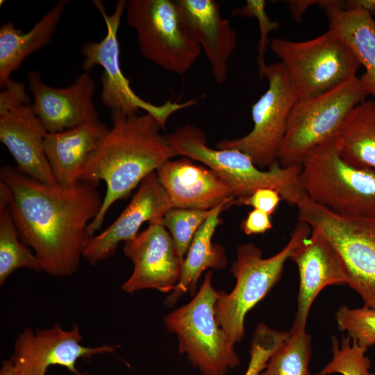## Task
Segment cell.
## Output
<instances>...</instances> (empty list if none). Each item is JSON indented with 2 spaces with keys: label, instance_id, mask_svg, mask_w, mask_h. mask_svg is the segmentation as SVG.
<instances>
[{
  "label": "cell",
  "instance_id": "cell-1",
  "mask_svg": "<svg viewBox=\"0 0 375 375\" xmlns=\"http://www.w3.org/2000/svg\"><path fill=\"white\" fill-rule=\"evenodd\" d=\"M0 181L10 188L9 209L19 236L42 271L58 277L74 274L90 238L88 227L102 206L98 184H47L9 165L1 167Z\"/></svg>",
  "mask_w": 375,
  "mask_h": 375
},
{
  "label": "cell",
  "instance_id": "cell-2",
  "mask_svg": "<svg viewBox=\"0 0 375 375\" xmlns=\"http://www.w3.org/2000/svg\"><path fill=\"white\" fill-rule=\"evenodd\" d=\"M112 126L88 160L80 181L106 183L101 208L88 227L91 237L99 230L110 207L129 196L151 173L177 156L158 119L148 112H111Z\"/></svg>",
  "mask_w": 375,
  "mask_h": 375
},
{
  "label": "cell",
  "instance_id": "cell-3",
  "mask_svg": "<svg viewBox=\"0 0 375 375\" xmlns=\"http://www.w3.org/2000/svg\"><path fill=\"white\" fill-rule=\"evenodd\" d=\"M167 136L177 156L201 162L228 183L235 198L233 204L262 188L276 190L283 200L295 206L305 193L300 182L301 165L285 167L276 160L263 170L241 151L208 147L204 132L194 125H184Z\"/></svg>",
  "mask_w": 375,
  "mask_h": 375
},
{
  "label": "cell",
  "instance_id": "cell-4",
  "mask_svg": "<svg viewBox=\"0 0 375 375\" xmlns=\"http://www.w3.org/2000/svg\"><path fill=\"white\" fill-rule=\"evenodd\" d=\"M311 231L308 224L299 221L287 244L267 258L254 244L246 243L238 247L236 260L231 269L236 279L235 287L230 293L218 292L215 303L217 322L233 344L244 338L247 314L278 282L286 261Z\"/></svg>",
  "mask_w": 375,
  "mask_h": 375
},
{
  "label": "cell",
  "instance_id": "cell-5",
  "mask_svg": "<svg viewBox=\"0 0 375 375\" xmlns=\"http://www.w3.org/2000/svg\"><path fill=\"white\" fill-rule=\"evenodd\" d=\"M300 182L312 201L335 213L375 215V171L346 162L340 156L334 138L303 161Z\"/></svg>",
  "mask_w": 375,
  "mask_h": 375
},
{
  "label": "cell",
  "instance_id": "cell-6",
  "mask_svg": "<svg viewBox=\"0 0 375 375\" xmlns=\"http://www.w3.org/2000/svg\"><path fill=\"white\" fill-rule=\"evenodd\" d=\"M217 296L208 272L192 299L164 318L166 328L178 338L179 353L203 375H225L240 362L235 345L217 322Z\"/></svg>",
  "mask_w": 375,
  "mask_h": 375
},
{
  "label": "cell",
  "instance_id": "cell-7",
  "mask_svg": "<svg viewBox=\"0 0 375 375\" xmlns=\"http://www.w3.org/2000/svg\"><path fill=\"white\" fill-rule=\"evenodd\" d=\"M127 25L136 33L140 53L162 69L183 75L199 59L194 38L176 0H128Z\"/></svg>",
  "mask_w": 375,
  "mask_h": 375
},
{
  "label": "cell",
  "instance_id": "cell-8",
  "mask_svg": "<svg viewBox=\"0 0 375 375\" xmlns=\"http://www.w3.org/2000/svg\"><path fill=\"white\" fill-rule=\"evenodd\" d=\"M369 96L353 77L315 97L300 99L289 115L276 160L283 167L301 165L319 147L333 140L349 112Z\"/></svg>",
  "mask_w": 375,
  "mask_h": 375
},
{
  "label": "cell",
  "instance_id": "cell-9",
  "mask_svg": "<svg viewBox=\"0 0 375 375\" xmlns=\"http://www.w3.org/2000/svg\"><path fill=\"white\" fill-rule=\"evenodd\" d=\"M299 220L319 230L344 265L348 283L363 306L375 308V215L344 216L312 201L305 193L296 206Z\"/></svg>",
  "mask_w": 375,
  "mask_h": 375
},
{
  "label": "cell",
  "instance_id": "cell-10",
  "mask_svg": "<svg viewBox=\"0 0 375 375\" xmlns=\"http://www.w3.org/2000/svg\"><path fill=\"white\" fill-rule=\"evenodd\" d=\"M300 99L324 93L356 76L361 65L349 47L331 31L305 41L279 38L270 42Z\"/></svg>",
  "mask_w": 375,
  "mask_h": 375
},
{
  "label": "cell",
  "instance_id": "cell-11",
  "mask_svg": "<svg viewBox=\"0 0 375 375\" xmlns=\"http://www.w3.org/2000/svg\"><path fill=\"white\" fill-rule=\"evenodd\" d=\"M92 3L103 18L107 31L106 36L99 42H86L82 46L84 56L83 68L85 72H88L95 65L102 67V103L110 109L111 112L125 115L138 114L142 109L145 112L153 115L164 129L172 115L194 105L197 101L191 99L179 103L169 100L163 104L156 105L138 96L132 90L129 80L122 72L119 62L117 33L127 1H118L114 12L110 15L107 13L101 1L94 0Z\"/></svg>",
  "mask_w": 375,
  "mask_h": 375
},
{
  "label": "cell",
  "instance_id": "cell-12",
  "mask_svg": "<svg viewBox=\"0 0 375 375\" xmlns=\"http://www.w3.org/2000/svg\"><path fill=\"white\" fill-rule=\"evenodd\" d=\"M268 81L266 92L253 105V128L244 136L223 140L217 149L241 151L260 169L269 167L276 160L290 112L299 100L281 62L267 65L262 78Z\"/></svg>",
  "mask_w": 375,
  "mask_h": 375
},
{
  "label": "cell",
  "instance_id": "cell-13",
  "mask_svg": "<svg viewBox=\"0 0 375 375\" xmlns=\"http://www.w3.org/2000/svg\"><path fill=\"white\" fill-rule=\"evenodd\" d=\"M83 337L74 324L70 330L60 324L35 332L25 327L14 343L10 359L22 375H46L51 365L66 367L76 375H83L76 368L79 359H90L101 353H112L118 345L103 344L90 347L81 344Z\"/></svg>",
  "mask_w": 375,
  "mask_h": 375
},
{
  "label": "cell",
  "instance_id": "cell-14",
  "mask_svg": "<svg viewBox=\"0 0 375 375\" xmlns=\"http://www.w3.org/2000/svg\"><path fill=\"white\" fill-rule=\"evenodd\" d=\"M124 254L133 264L131 276L122 284L126 293L154 289L172 292L178 284L183 260L162 217L151 221L148 227L132 240L125 242Z\"/></svg>",
  "mask_w": 375,
  "mask_h": 375
},
{
  "label": "cell",
  "instance_id": "cell-15",
  "mask_svg": "<svg viewBox=\"0 0 375 375\" xmlns=\"http://www.w3.org/2000/svg\"><path fill=\"white\" fill-rule=\"evenodd\" d=\"M156 172L148 175L118 217L102 232L90 237L83 258L95 265L115 254L119 244L133 240L146 222L163 217L172 209Z\"/></svg>",
  "mask_w": 375,
  "mask_h": 375
},
{
  "label": "cell",
  "instance_id": "cell-16",
  "mask_svg": "<svg viewBox=\"0 0 375 375\" xmlns=\"http://www.w3.org/2000/svg\"><path fill=\"white\" fill-rule=\"evenodd\" d=\"M292 251L290 259L297 265L299 286L297 308L291 328L306 330L311 306L326 286L347 285L348 276L338 252L317 229Z\"/></svg>",
  "mask_w": 375,
  "mask_h": 375
},
{
  "label": "cell",
  "instance_id": "cell-17",
  "mask_svg": "<svg viewBox=\"0 0 375 375\" xmlns=\"http://www.w3.org/2000/svg\"><path fill=\"white\" fill-rule=\"evenodd\" d=\"M27 79L33 96V109L48 133L99 120L92 99L95 83L88 72L79 74L72 85L62 88L45 84L37 71L28 72Z\"/></svg>",
  "mask_w": 375,
  "mask_h": 375
},
{
  "label": "cell",
  "instance_id": "cell-18",
  "mask_svg": "<svg viewBox=\"0 0 375 375\" xmlns=\"http://www.w3.org/2000/svg\"><path fill=\"white\" fill-rule=\"evenodd\" d=\"M47 133L30 103H0V140L15 167L35 180L56 185L45 153Z\"/></svg>",
  "mask_w": 375,
  "mask_h": 375
},
{
  "label": "cell",
  "instance_id": "cell-19",
  "mask_svg": "<svg viewBox=\"0 0 375 375\" xmlns=\"http://www.w3.org/2000/svg\"><path fill=\"white\" fill-rule=\"evenodd\" d=\"M156 174L172 208L209 210L235 200L231 188L217 172L188 158L169 160Z\"/></svg>",
  "mask_w": 375,
  "mask_h": 375
},
{
  "label": "cell",
  "instance_id": "cell-20",
  "mask_svg": "<svg viewBox=\"0 0 375 375\" xmlns=\"http://www.w3.org/2000/svg\"><path fill=\"white\" fill-rule=\"evenodd\" d=\"M194 38L203 51L217 84L226 82L228 62L238 43L229 20L214 0H176Z\"/></svg>",
  "mask_w": 375,
  "mask_h": 375
},
{
  "label": "cell",
  "instance_id": "cell-21",
  "mask_svg": "<svg viewBox=\"0 0 375 375\" xmlns=\"http://www.w3.org/2000/svg\"><path fill=\"white\" fill-rule=\"evenodd\" d=\"M99 120L48 133L44 149L57 183L69 187L80 181L85 165L108 132Z\"/></svg>",
  "mask_w": 375,
  "mask_h": 375
},
{
  "label": "cell",
  "instance_id": "cell-22",
  "mask_svg": "<svg viewBox=\"0 0 375 375\" xmlns=\"http://www.w3.org/2000/svg\"><path fill=\"white\" fill-rule=\"evenodd\" d=\"M343 1L327 0L322 7L328 30L351 50L365 71L359 79L375 99V19L362 8H344Z\"/></svg>",
  "mask_w": 375,
  "mask_h": 375
},
{
  "label": "cell",
  "instance_id": "cell-23",
  "mask_svg": "<svg viewBox=\"0 0 375 375\" xmlns=\"http://www.w3.org/2000/svg\"><path fill=\"white\" fill-rule=\"evenodd\" d=\"M233 203V200L226 201L214 208L196 233L183 260L180 280L165 301L167 306H173L186 292L195 295L197 282L203 271L208 268L220 269L226 266L225 251L212 242V236L222 223L220 214Z\"/></svg>",
  "mask_w": 375,
  "mask_h": 375
},
{
  "label": "cell",
  "instance_id": "cell-24",
  "mask_svg": "<svg viewBox=\"0 0 375 375\" xmlns=\"http://www.w3.org/2000/svg\"><path fill=\"white\" fill-rule=\"evenodd\" d=\"M68 1H58L27 33L9 22L0 28V88L4 89L10 75L23 61L51 40Z\"/></svg>",
  "mask_w": 375,
  "mask_h": 375
},
{
  "label": "cell",
  "instance_id": "cell-25",
  "mask_svg": "<svg viewBox=\"0 0 375 375\" xmlns=\"http://www.w3.org/2000/svg\"><path fill=\"white\" fill-rule=\"evenodd\" d=\"M334 141L346 162L375 171V99H366L349 112Z\"/></svg>",
  "mask_w": 375,
  "mask_h": 375
},
{
  "label": "cell",
  "instance_id": "cell-26",
  "mask_svg": "<svg viewBox=\"0 0 375 375\" xmlns=\"http://www.w3.org/2000/svg\"><path fill=\"white\" fill-rule=\"evenodd\" d=\"M310 357L311 336L306 330L291 328L257 375H310Z\"/></svg>",
  "mask_w": 375,
  "mask_h": 375
},
{
  "label": "cell",
  "instance_id": "cell-27",
  "mask_svg": "<svg viewBox=\"0 0 375 375\" xmlns=\"http://www.w3.org/2000/svg\"><path fill=\"white\" fill-rule=\"evenodd\" d=\"M42 271L41 264L28 246L20 241L19 233L9 208L0 211V285L17 269Z\"/></svg>",
  "mask_w": 375,
  "mask_h": 375
},
{
  "label": "cell",
  "instance_id": "cell-28",
  "mask_svg": "<svg viewBox=\"0 0 375 375\" xmlns=\"http://www.w3.org/2000/svg\"><path fill=\"white\" fill-rule=\"evenodd\" d=\"M331 344L332 358L317 375H375L370 371L371 362L365 356L367 348L348 336L343 337L340 343L333 337Z\"/></svg>",
  "mask_w": 375,
  "mask_h": 375
},
{
  "label": "cell",
  "instance_id": "cell-29",
  "mask_svg": "<svg viewBox=\"0 0 375 375\" xmlns=\"http://www.w3.org/2000/svg\"><path fill=\"white\" fill-rule=\"evenodd\" d=\"M212 210L172 208L164 215L162 223L169 233L183 262L194 236Z\"/></svg>",
  "mask_w": 375,
  "mask_h": 375
},
{
  "label": "cell",
  "instance_id": "cell-30",
  "mask_svg": "<svg viewBox=\"0 0 375 375\" xmlns=\"http://www.w3.org/2000/svg\"><path fill=\"white\" fill-rule=\"evenodd\" d=\"M338 328L365 348L375 344V308L341 306L335 312Z\"/></svg>",
  "mask_w": 375,
  "mask_h": 375
},
{
  "label": "cell",
  "instance_id": "cell-31",
  "mask_svg": "<svg viewBox=\"0 0 375 375\" xmlns=\"http://www.w3.org/2000/svg\"><path fill=\"white\" fill-rule=\"evenodd\" d=\"M266 2L264 0H247L244 6L235 8L231 11L233 17H254L257 19L260 28V38L258 44L257 64L258 74L262 78V73L267 67L265 62V53L269 44L268 35L279 27V23L272 21L266 12Z\"/></svg>",
  "mask_w": 375,
  "mask_h": 375
},
{
  "label": "cell",
  "instance_id": "cell-32",
  "mask_svg": "<svg viewBox=\"0 0 375 375\" xmlns=\"http://www.w3.org/2000/svg\"><path fill=\"white\" fill-rule=\"evenodd\" d=\"M282 197L278 192L269 188H262L258 189L248 197L240 201L238 204H242L252 207L266 212L270 216L276 210Z\"/></svg>",
  "mask_w": 375,
  "mask_h": 375
},
{
  "label": "cell",
  "instance_id": "cell-33",
  "mask_svg": "<svg viewBox=\"0 0 375 375\" xmlns=\"http://www.w3.org/2000/svg\"><path fill=\"white\" fill-rule=\"evenodd\" d=\"M272 228L270 215L256 209L250 211L241 224V228L247 235L262 234Z\"/></svg>",
  "mask_w": 375,
  "mask_h": 375
},
{
  "label": "cell",
  "instance_id": "cell-34",
  "mask_svg": "<svg viewBox=\"0 0 375 375\" xmlns=\"http://www.w3.org/2000/svg\"><path fill=\"white\" fill-rule=\"evenodd\" d=\"M325 1L292 0L288 1L289 10L293 20L299 21L304 12L311 6L318 4L322 7Z\"/></svg>",
  "mask_w": 375,
  "mask_h": 375
},
{
  "label": "cell",
  "instance_id": "cell-35",
  "mask_svg": "<svg viewBox=\"0 0 375 375\" xmlns=\"http://www.w3.org/2000/svg\"><path fill=\"white\" fill-rule=\"evenodd\" d=\"M344 2V8H362L372 16L375 15V0H348Z\"/></svg>",
  "mask_w": 375,
  "mask_h": 375
},
{
  "label": "cell",
  "instance_id": "cell-36",
  "mask_svg": "<svg viewBox=\"0 0 375 375\" xmlns=\"http://www.w3.org/2000/svg\"><path fill=\"white\" fill-rule=\"evenodd\" d=\"M0 375H22L17 366L10 358L3 360L0 370Z\"/></svg>",
  "mask_w": 375,
  "mask_h": 375
},
{
  "label": "cell",
  "instance_id": "cell-37",
  "mask_svg": "<svg viewBox=\"0 0 375 375\" xmlns=\"http://www.w3.org/2000/svg\"><path fill=\"white\" fill-rule=\"evenodd\" d=\"M263 367L264 364L260 359L252 357L245 375H257Z\"/></svg>",
  "mask_w": 375,
  "mask_h": 375
}]
</instances>
